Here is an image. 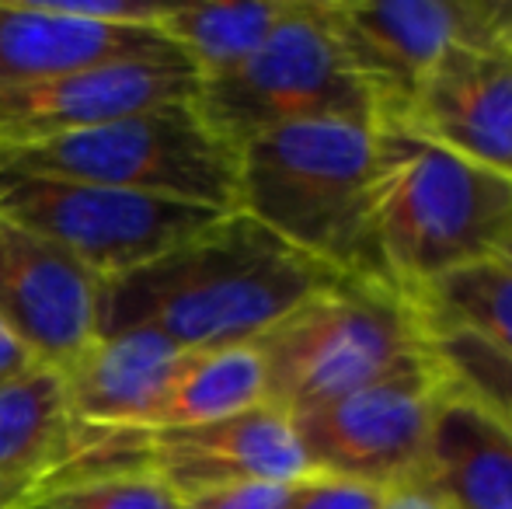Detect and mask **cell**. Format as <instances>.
<instances>
[{
	"label": "cell",
	"mask_w": 512,
	"mask_h": 509,
	"mask_svg": "<svg viewBox=\"0 0 512 509\" xmlns=\"http://www.w3.org/2000/svg\"><path fill=\"white\" fill-rule=\"evenodd\" d=\"M432 349L457 384L481 394L512 422V360L464 328H429Z\"/></svg>",
	"instance_id": "obj_22"
},
{
	"label": "cell",
	"mask_w": 512,
	"mask_h": 509,
	"mask_svg": "<svg viewBox=\"0 0 512 509\" xmlns=\"http://www.w3.org/2000/svg\"><path fill=\"white\" fill-rule=\"evenodd\" d=\"M77 419L53 367H32L0 387V509L53 489L74 450Z\"/></svg>",
	"instance_id": "obj_17"
},
{
	"label": "cell",
	"mask_w": 512,
	"mask_h": 509,
	"mask_svg": "<svg viewBox=\"0 0 512 509\" xmlns=\"http://www.w3.org/2000/svg\"><path fill=\"white\" fill-rule=\"evenodd\" d=\"M0 164L223 213L237 210V147L206 126L196 102L133 112L32 147H0Z\"/></svg>",
	"instance_id": "obj_5"
},
{
	"label": "cell",
	"mask_w": 512,
	"mask_h": 509,
	"mask_svg": "<svg viewBox=\"0 0 512 509\" xmlns=\"http://www.w3.org/2000/svg\"><path fill=\"white\" fill-rule=\"evenodd\" d=\"M415 304L429 328H464L512 360V269L499 258L439 279Z\"/></svg>",
	"instance_id": "obj_20"
},
{
	"label": "cell",
	"mask_w": 512,
	"mask_h": 509,
	"mask_svg": "<svg viewBox=\"0 0 512 509\" xmlns=\"http://www.w3.org/2000/svg\"><path fill=\"white\" fill-rule=\"evenodd\" d=\"M182 363V349L154 328L105 332L63 374L70 412L88 429L140 433Z\"/></svg>",
	"instance_id": "obj_16"
},
{
	"label": "cell",
	"mask_w": 512,
	"mask_h": 509,
	"mask_svg": "<svg viewBox=\"0 0 512 509\" xmlns=\"http://www.w3.org/2000/svg\"><path fill=\"white\" fill-rule=\"evenodd\" d=\"M122 436L133 471H150L182 499L223 485L297 482L310 475L293 419L269 401L203 426Z\"/></svg>",
	"instance_id": "obj_11"
},
{
	"label": "cell",
	"mask_w": 512,
	"mask_h": 509,
	"mask_svg": "<svg viewBox=\"0 0 512 509\" xmlns=\"http://www.w3.org/2000/svg\"><path fill=\"white\" fill-rule=\"evenodd\" d=\"M342 272L230 210L98 290V335L154 328L182 353L251 346Z\"/></svg>",
	"instance_id": "obj_1"
},
{
	"label": "cell",
	"mask_w": 512,
	"mask_h": 509,
	"mask_svg": "<svg viewBox=\"0 0 512 509\" xmlns=\"http://www.w3.org/2000/svg\"><path fill=\"white\" fill-rule=\"evenodd\" d=\"M18 509H182V496L150 471H115L53 485Z\"/></svg>",
	"instance_id": "obj_21"
},
{
	"label": "cell",
	"mask_w": 512,
	"mask_h": 509,
	"mask_svg": "<svg viewBox=\"0 0 512 509\" xmlns=\"http://www.w3.org/2000/svg\"><path fill=\"white\" fill-rule=\"evenodd\" d=\"M199 74L182 53L102 63L0 88V147H32L133 112L196 102Z\"/></svg>",
	"instance_id": "obj_10"
},
{
	"label": "cell",
	"mask_w": 512,
	"mask_h": 509,
	"mask_svg": "<svg viewBox=\"0 0 512 509\" xmlns=\"http://www.w3.org/2000/svg\"><path fill=\"white\" fill-rule=\"evenodd\" d=\"M196 109L230 147L310 119L377 123L370 91L345 63L324 18V0H300L258 53L199 81Z\"/></svg>",
	"instance_id": "obj_6"
},
{
	"label": "cell",
	"mask_w": 512,
	"mask_h": 509,
	"mask_svg": "<svg viewBox=\"0 0 512 509\" xmlns=\"http://www.w3.org/2000/svg\"><path fill=\"white\" fill-rule=\"evenodd\" d=\"M380 509H446V506L439 503L425 485H418L415 478H408V482H398V485H391V489H384V503H380Z\"/></svg>",
	"instance_id": "obj_26"
},
{
	"label": "cell",
	"mask_w": 512,
	"mask_h": 509,
	"mask_svg": "<svg viewBox=\"0 0 512 509\" xmlns=\"http://www.w3.org/2000/svg\"><path fill=\"white\" fill-rule=\"evenodd\" d=\"M499 262H502V265H509V269H512V231H509V241H506V248H502Z\"/></svg>",
	"instance_id": "obj_27"
},
{
	"label": "cell",
	"mask_w": 512,
	"mask_h": 509,
	"mask_svg": "<svg viewBox=\"0 0 512 509\" xmlns=\"http://www.w3.org/2000/svg\"><path fill=\"white\" fill-rule=\"evenodd\" d=\"M251 346L265 367V401L293 419L422 356L432 332L398 286L342 276Z\"/></svg>",
	"instance_id": "obj_4"
},
{
	"label": "cell",
	"mask_w": 512,
	"mask_h": 509,
	"mask_svg": "<svg viewBox=\"0 0 512 509\" xmlns=\"http://www.w3.org/2000/svg\"><path fill=\"white\" fill-rule=\"evenodd\" d=\"M32 367H42V363H35V356L28 353L25 342H21L18 335L4 325V318H0V387L11 384L14 377L28 374Z\"/></svg>",
	"instance_id": "obj_25"
},
{
	"label": "cell",
	"mask_w": 512,
	"mask_h": 509,
	"mask_svg": "<svg viewBox=\"0 0 512 509\" xmlns=\"http://www.w3.org/2000/svg\"><path fill=\"white\" fill-rule=\"evenodd\" d=\"M373 133L377 123L310 119L255 136L237 147V210L342 276L391 283L370 220Z\"/></svg>",
	"instance_id": "obj_3"
},
{
	"label": "cell",
	"mask_w": 512,
	"mask_h": 509,
	"mask_svg": "<svg viewBox=\"0 0 512 509\" xmlns=\"http://www.w3.org/2000/svg\"><path fill=\"white\" fill-rule=\"evenodd\" d=\"M324 18L377 123H391L450 53L509 39L512 0H324Z\"/></svg>",
	"instance_id": "obj_8"
},
{
	"label": "cell",
	"mask_w": 512,
	"mask_h": 509,
	"mask_svg": "<svg viewBox=\"0 0 512 509\" xmlns=\"http://www.w3.org/2000/svg\"><path fill=\"white\" fill-rule=\"evenodd\" d=\"M411 478L446 509H512V422L450 377Z\"/></svg>",
	"instance_id": "obj_14"
},
{
	"label": "cell",
	"mask_w": 512,
	"mask_h": 509,
	"mask_svg": "<svg viewBox=\"0 0 512 509\" xmlns=\"http://www.w3.org/2000/svg\"><path fill=\"white\" fill-rule=\"evenodd\" d=\"M98 290L74 255L0 217V318L35 363L67 370L98 339Z\"/></svg>",
	"instance_id": "obj_12"
},
{
	"label": "cell",
	"mask_w": 512,
	"mask_h": 509,
	"mask_svg": "<svg viewBox=\"0 0 512 509\" xmlns=\"http://www.w3.org/2000/svg\"><path fill=\"white\" fill-rule=\"evenodd\" d=\"M293 482H244L185 496L182 509H286Z\"/></svg>",
	"instance_id": "obj_24"
},
{
	"label": "cell",
	"mask_w": 512,
	"mask_h": 509,
	"mask_svg": "<svg viewBox=\"0 0 512 509\" xmlns=\"http://www.w3.org/2000/svg\"><path fill=\"white\" fill-rule=\"evenodd\" d=\"M265 401V367L255 346H223L182 353L168 391L157 401L150 422L140 433L154 429L203 426V422L227 419L244 408Z\"/></svg>",
	"instance_id": "obj_19"
},
{
	"label": "cell",
	"mask_w": 512,
	"mask_h": 509,
	"mask_svg": "<svg viewBox=\"0 0 512 509\" xmlns=\"http://www.w3.org/2000/svg\"><path fill=\"white\" fill-rule=\"evenodd\" d=\"M370 220L384 276L418 300L439 279L502 255L512 231V178L401 123H377Z\"/></svg>",
	"instance_id": "obj_2"
},
{
	"label": "cell",
	"mask_w": 512,
	"mask_h": 509,
	"mask_svg": "<svg viewBox=\"0 0 512 509\" xmlns=\"http://www.w3.org/2000/svg\"><path fill=\"white\" fill-rule=\"evenodd\" d=\"M300 0H216V4H168L161 32L192 63L199 81L220 77L272 39Z\"/></svg>",
	"instance_id": "obj_18"
},
{
	"label": "cell",
	"mask_w": 512,
	"mask_h": 509,
	"mask_svg": "<svg viewBox=\"0 0 512 509\" xmlns=\"http://www.w3.org/2000/svg\"><path fill=\"white\" fill-rule=\"evenodd\" d=\"M446 384L443 360L436 349H425L359 391L293 415L307 468L377 489L408 482Z\"/></svg>",
	"instance_id": "obj_9"
},
{
	"label": "cell",
	"mask_w": 512,
	"mask_h": 509,
	"mask_svg": "<svg viewBox=\"0 0 512 509\" xmlns=\"http://www.w3.org/2000/svg\"><path fill=\"white\" fill-rule=\"evenodd\" d=\"M175 49L161 28L102 25L67 14L56 0H0V88Z\"/></svg>",
	"instance_id": "obj_15"
},
{
	"label": "cell",
	"mask_w": 512,
	"mask_h": 509,
	"mask_svg": "<svg viewBox=\"0 0 512 509\" xmlns=\"http://www.w3.org/2000/svg\"><path fill=\"white\" fill-rule=\"evenodd\" d=\"M391 123L512 178V35L450 53Z\"/></svg>",
	"instance_id": "obj_13"
},
{
	"label": "cell",
	"mask_w": 512,
	"mask_h": 509,
	"mask_svg": "<svg viewBox=\"0 0 512 509\" xmlns=\"http://www.w3.org/2000/svg\"><path fill=\"white\" fill-rule=\"evenodd\" d=\"M380 503H384V489L377 485L310 471L293 482V496L286 509H380Z\"/></svg>",
	"instance_id": "obj_23"
},
{
	"label": "cell",
	"mask_w": 512,
	"mask_h": 509,
	"mask_svg": "<svg viewBox=\"0 0 512 509\" xmlns=\"http://www.w3.org/2000/svg\"><path fill=\"white\" fill-rule=\"evenodd\" d=\"M0 217L53 241L105 283L192 238L223 210L0 164Z\"/></svg>",
	"instance_id": "obj_7"
}]
</instances>
